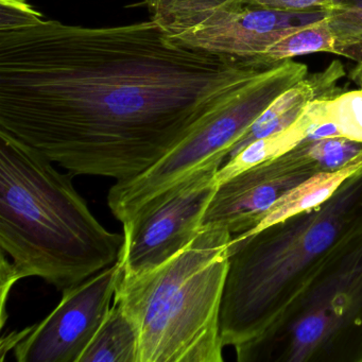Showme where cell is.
Instances as JSON below:
<instances>
[{
    "label": "cell",
    "instance_id": "obj_19",
    "mask_svg": "<svg viewBox=\"0 0 362 362\" xmlns=\"http://www.w3.org/2000/svg\"><path fill=\"white\" fill-rule=\"evenodd\" d=\"M250 7L277 11L302 12L328 10L332 0H243Z\"/></svg>",
    "mask_w": 362,
    "mask_h": 362
},
{
    "label": "cell",
    "instance_id": "obj_17",
    "mask_svg": "<svg viewBox=\"0 0 362 362\" xmlns=\"http://www.w3.org/2000/svg\"><path fill=\"white\" fill-rule=\"evenodd\" d=\"M310 158L320 171L332 173L362 158V143L346 137L336 136L304 141Z\"/></svg>",
    "mask_w": 362,
    "mask_h": 362
},
{
    "label": "cell",
    "instance_id": "obj_6",
    "mask_svg": "<svg viewBox=\"0 0 362 362\" xmlns=\"http://www.w3.org/2000/svg\"><path fill=\"white\" fill-rule=\"evenodd\" d=\"M308 74L303 63L284 61L245 86L158 162L136 177L117 181L107 205L122 224L175 186L205 169H219L237 141L281 93Z\"/></svg>",
    "mask_w": 362,
    "mask_h": 362
},
{
    "label": "cell",
    "instance_id": "obj_8",
    "mask_svg": "<svg viewBox=\"0 0 362 362\" xmlns=\"http://www.w3.org/2000/svg\"><path fill=\"white\" fill-rule=\"evenodd\" d=\"M218 169H205L150 203L124 226L119 262L122 273L160 266L189 245L217 188Z\"/></svg>",
    "mask_w": 362,
    "mask_h": 362
},
{
    "label": "cell",
    "instance_id": "obj_16",
    "mask_svg": "<svg viewBox=\"0 0 362 362\" xmlns=\"http://www.w3.org/2000/svg\"><path fill=\"white\" fill-rule=\"evenodd\" d=\"M315 52L334 54V39L328 26L327 18L279 40L264 52V56L273 62H284L292 60L294 57Z\"/></svg>",
    "mask_w": 362,
    "mask_h": 362
},
{
    "label": "cell",
    "instance_id": "obj_7",
    "mask_svg": "<svg viewBox=\"0 0 362 362\" xmlns=\"http://www.w3.org/2000/svg\"><path fill=\"white\" fill-rule=\"evenodd\" d=\"M152 21L177 45L204 54L252 59L283 37L327 18L328 10L289 12L243 0H144Z\"/></svg>",
    "mask_w": 362,
    "mask_h": 362
},
{
    "label": "cell",
    "instance_id": "obj_4",
    "mask_svg": "<svg viewBox=\"0 0 362 362\" xmlns=\"http://www.w3.org/2000/svg\"><path fill=\"white\" fill-rule=\"evenodd\" d=\"M233 235L203 226L160 266L122 273L114 294L139 332V362H222L220 308Z\"/></svg>",
    "mask_w": 362,
    "mask_h": 362
},
{
    "label": "cell",
    "instance_id": "obj_2",
    "mask_svg": "<svg viewBox=\"0 0 362 362\" xmlns=\"http://www.w3.org/2000/svg\"><path fill=\"white\" fill-rule=\"evenodd\" d=\"M37 150L0 132V247L18 279L57 290L119 259L124 234L105 228L65 175Z\"/></svg>",
    "mask_w": 362,
    "mask_h": 362
},
{
    "label": "cell",
    "instance_id": "obj_20",
    "mask_svg": "<svg viewBox=\"0 0 362 362\" xmlns=\"http://www.w3.org/2000/svg\"><path fill=\"white\" fill-rule=\"evenodd\" d=\"M349 78L358 86V88L362 90V63L356 64V66L349 71Z\"/></svg>",
    "mask_w": 362,
    "mask_h": 362
},
{
    "label": "cell",
    "instance_id": "obj_14",
    "mask_svg": "<svg viewBox=\"0 0 362 362\" xmlns=\"http://www.w3.org/2000/svg\"><path fill=\"white\" fill-rule=\"evenodd\" d=\"M79 362H139V332L119 303L113 300Z\"/></svg>",
    "mask_w": 362,
    "mask_h": 362
},
{
    "label": "cell",
    "instance_id": "obj_10",
    "mask_svg": "<svg viewBox=\"0 0 362 362\" xmlns=\"http://www.w3.org/2000/svg\"><path fill=\"white\" fill-rule=\"evenodd\" d=\"M321 173L304 143L217 185L203 226L226 228L233 236L255 228L273 205L298 184Z\"/></svg>",
    "mask_w": 362,
    "mask_h": 362
},
{
    "label": "cell",
    "instance_id": "obj_12",
    "mask_svg": "<svg viewBox=\"0 0 362 362\" xmlns=\"http://www.w3.org/2000/svg\"><path fill=\"white\" fill-rule=\"evenodd\" d=\"M327 99H317L309 103L291 126L281 132L253 141L226 160L216 173L217 185L251 167L284 156L304 141H309L315 127L328 119Z\"/></svg>",
    "mask_w": 362,
    "mask_h": 362
},
{
    "label": "cell",
    "instance_id": "obj_13",
    "mask_svg": "<svg viewBox=\"0 0 362 362\" xmlns=\"http://www.w3.org/2000/svg\"><path fill=\"white\" fill-rule=\"evenodd\" d=\"M360 169H362V158L340 170L315 173L279 199L255 228L243 234H253L267 226L321 206L334 196V192L349 177Z\"/></svg>",
    "mask_w": 362,
    "mask_h": 362
},
{
    "label": "cell",
    "instance_id": "obj_1",
    "mask_svg": "<svg viewBox=\"0 0 362 362\" xmlns=\"http://www.w3.org/2000/svg\"><path fill=\"white\" fill-rule=\"evenodd\" d=\"M281 63L196 52L150 20L73 26L0 0V132L71 175L124 181Z\"/></svg>",
    "mask_w": 362,
    "mask_h": 362
},
{
    "label": "cell",
    "instance_id": "obj_9",
    "mask_svg": "<svg viewBox=\"0 0 362 362\" xmlns=\"http://www.w3.org/2000/svg\"><path fill=\"white\" fill-rule=\"evenodd\" d=\"M122 276L119 260L63 292L58 306L23 330L14 346L18 362H79L111 308Z\"/></svg>",
    "mask_w": 362,
    "mask_h": 362
},
{
    "label": "cell",
    "instance_id": "obj_3",
    "mask_svg": "<svg viewBox=\"0 0 362 362\" xmlns=\"http://www.w3.org/2000/svg\"><path fill=\"white\" fill-rule=\"evenodd\" d=\"M362 232V169L321 206L233 236L220 308L224 347L262 334L328 255Z\"/></svg>",
    "mask_w": 362,
    "mask_h": 362
},
{
    "label": "cell",
    "instance_id": "obj_5",
    "mask_svg": "<svg viewBox=\"0 0 362 362\" xmlns=\"http://www.w3.org/2000/svg\"><path fill=\"white\" fill-rule=\"evenodd\" d=\"M239 362H362V232L341 243Z\"/></svg>",
    "mask_w": 362,
    "mask_h": 362
},
{
    "label": "cell",
    "instance_id": "obj_11",
    "mask_svg": "<svg viewBox=\"0 0 362 362\" xmlns=\"http://www.w3.org/2000/svg\"><path fill=\"white\" fill-rule=\"evenodd\" d=\"M344 75V66L340 61H332L323 71L307 74L303 79L277 96L260 114L237 141L226 160L253 141L281 132L291 126L313 101L329 98L342 93L338 84Z\"/></svg>",
    "mask_w": 362,
    "mask_h": 362
},
{
    "label": "cell",
    "instance_id": "obj_15",
    "mask_svg": "<svg viewBox=\"0 0 362 362\" xmlns=\"http://www.w3.org/2000/svg\"><path fill=\"white\" fill-rule=\"evenodd\" d=\"M327 23L334 39V54L362 63V0H332Z\"/></svg>",
    "mask_w": 362,
    "mask_h": 362
},
{
    "label": "cell",
    "instance_id": "obj_18",
    "mask_svg": "<svg viewBox=\"0 0 362 362\" xmlns=\"http://www.w3.org/2000/svg\"><path fill=\"white\" fill-rule=\"evenodd\" d=\"M327 113L341 136L362 143V90L342 92L328 98Z\"/></svg>",
    "mask_w": 362,
    "mask_h": 362
}]
</instances>
